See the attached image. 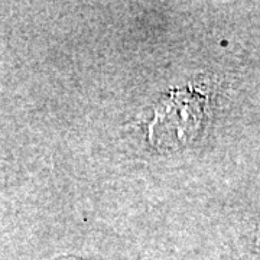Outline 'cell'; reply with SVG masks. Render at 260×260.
<instances>
[{"instance_id":"1","label":"cell","mask_w":260,"mask_h":260,"mask_svg":"<svg viewBox=\"0 0 260 260\" xmlns=\"http://www.w3.org/2000/svg\"><path fill=\"white\" fill-rule=\"evenodd\" d=\"M208 99L192 85L172 88L148 121V140L159 152H172L197 139L207 119Z\"/></svg>"}]
</instances>
